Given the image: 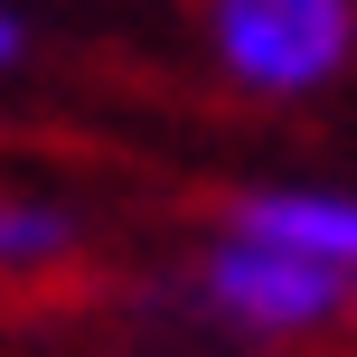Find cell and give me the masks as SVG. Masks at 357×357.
I'll return each instance as SVG.
<instances>
[{"label":"cell","instance_id":"obj_1","mask_svg":"<svg viewBox=\"0 0 357 357\" xmlns=\"http://www.w3.org/2000/svg\"><path fill=\"white\" fill-rule=\"evenodd\" d=\"M216 56L254 94H310L348 66L357 10L348 0H216Z\"/></svg>","mask_w":357,"mask_h":357},{"label":"cell","instance_id":"obj_2","mask_svg":"<svg viewBox=\"0 0 357 357\" xmlns=\"http://www.w3.org/2000/svg\"><path fill=\"white\" fill-rule=\"evenodd\" d=\"M197 282H207V301L226 310V320H245V329H329L348 310V273L301 264V254H273V245H245V235H226Z\"/></svg>","mask_w":357,"mask_h":357},{"label":"cell","instance_id":"obj_3","mask_svg":"<svg viewBox=\"0 0 357 357\" xmlns=\"http://www.w3.org/2000/svg\"><path fill=\"white\" fill-rule=\"evenodd\" d=\"M226 235L273 245V254H301V264H329V273L357 264V207L339 188H254V197H235Z\"/></svg>","mask_w":357,"mask_h":357},{"label":"cell","instance_id":"obj_4","mask_svg":"<svg viewBox=\"0 0 357 357\" xmlns=\"http://www.w3.org/2000/svg\"><path fill=\"white\" fill-rule=\"evenodd\" d=\"M66 245H75V216H66V207H38V197H0V273L56 264Z\"/></svg>","mask_w":357,"mask_h":357},{"label":"cell","instance_id":"obj_5","mask_svg":"<svg viewBox=\"0 0 357 357\" xmlns=\"http://www.w3.org/2000/svg\"><path fill=\"white\" fill-rule=\"evenodd\" d=\"M19 47H29V38H19V19H10V10H0V66H10V56H19Z\"/></svg>","mask_w":357,"mask_h":357}]
</instances>
